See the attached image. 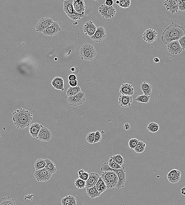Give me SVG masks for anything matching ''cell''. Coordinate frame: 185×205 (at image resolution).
<instances>
[{"instance_id":"52","label":"cell","mask_w":185,"mask_h":205,"mask_svg":"<svg viewBox=\"0 0 185 205\" xmlns=\"http://www.w3.org/2000/svg\"><path fill=\"white\" fill-rule=\"evenodd\" d=\"M181 193L182 195H185V187H183L181 189Z\"/></svg>"},{"instance_id":"2","label":"cell","mask_w":185,"mask_h":205,"mask_svg":"<svg viewBox=\"0 0 185 205\" xmlns=\"http://www.w3.org/2000/svg\"><path fill=\"white\" fill-rule=\"evenodd\" d=\"M12 115L13 122L17 129L28 127L33 119L32 113L22 108L15 110Z\"/></svg>"},{"instance_id":"42","label":"cell","mask_w":185,"mask_h":205,"mask_svg":"<svg viewBox=\"0 0 185 205\" xmlns=\"http://www.w3.org/2000/svg\"><path fill=\"white\" fill-rule=\"evenodd\" d=\"M139 141V140L137 139V138H131V139L129 140V142H128L129 148L131 150H134L136 147Z\"/></svg>"},{"instance_id":"21","label":"cell","mask_w":185,"mask_h":205,"mask_svg":"<svg viewBox=\"0 0 185 205\" xmlns=\"http://www.w3.org/2000/svg\"><path fill=\"white\" fill-rule=\"evenodd\" d=\"M119 92L121 94L131 96L134 94V88L129 84H122L120 88Z\"/></svg>"},{"instance_id":"16","label":"cell","mask_w":185,"mask_h":205,"mask_svg":"<svg viewBox=\"0 0 185 205\" xmlns=\"http://www.w3.org/2000/svg\"><path fill=\"white\" fill-rule=\"evenodd\" d=\"M164 4L166 10L170 12L172 14L178 12L179 10L178 0H165Z\"/></svg>"},{"instance_id":"30","label":"cell","mask_w":185,"mask_h":205,"mask_svg":"<svg viewBox=\"0 0 185 205\" xmlns=\"http://www.w3.org/2000/svg\"><path fill=\"white\" fill-rule=\"evenodd\" d=\"M81 92V88L79 86H77L75 87H70L66 91V95L68 97L76 95Z\"/></svg>"},{"instance_id":"28","label":"cell","mask_w":185,"mask_h":205,"mask_svg":"<svg viewBox=\"0 0 185 205\" xmlns=\"http://www.w3.org/2000/svg\"><path fill=\"white\" fill-rule=\"evenodd\" d=\"M45 160L46 164L45 168L52 174H55L57 171L55 163L52 160L48 159H45Z\"/></svg>"},{"instance_id":"20","label":"cell","mask_w":185,"mask_h":205,"mask_svg":"<svg viewBox=\"0 0 185 205\" xmlns=\"http://www.w3.org/2000/svg\"><path fill=\"white\" fill-rule=\"evenodd\" d=\"M133 99L131 96L121 94L118 98V104L123 108L129 107L132 105Z\"/></svg>"},{"instance_id":"18","label":"cell","mask_w":185,"mask_h":205,"mask_svg":"<svg viewBox=\"0 0 185 205\" xmlns=\"http://www.w3.org/2000/svg\"><path fill=\"white\" fill-rule=\"evenodd\" d=\"M97 27L93 22H87L84 25L83 30L85 35L91 37L93 36L96 31Z\"/></svg>"},{"instance_id":"23","label":"cell","mask_w":185,"mask_h":205,"mask_svg":"<svg viewBox=\"0 0 185 205\" xmlns=\"http://www.w3.org/2000/svg\"><path fill=\"white\" fill-rule=\"evenodd\" d=\"M52 85L53 88L56 90L63 91L65 90L64 88V81L63 78L57 77L54 78L52 82Z\"/></svg>"},{"instance_id":"37","label":"cell","mask_w":185,"mask_h":205,"mask_svg":"<svg viewBox=\"0 0 185 205\" xmlns=\"http://www.w3.org/2000/svg\"><path fill=\"white\" fill-rule=\"evenodd\" d=\"M111 159L116 161L117 163L121 166H122L125 161L124 158L120 154L116 155L111 157Z\"/></svg>"},{"instance_id":"7","label":"cell","mask_w":185,"mask_h":205,"mask_svg":"<svg viewBox=\"0 0 185 205\" xmlns=\"http://www.w3.org/2000/svg\"><path fill=\"white\" fill-rule=\"evenodd\" d=\"M99 13L103 18L110 19L116 14V10L113 6H108L105 4L101 5L98 8Z\"/></svg>"},{"instance_id":"9","label":"cell","mask_w":185,"mask_h":205,"mask_svg":"<svg viewBox=\"0 0 185 205\" xmlns=\"http://www.w3.org/2000/svg\"><path fill=\"white\" fill-rule=\"evenodd\" d=\"M86 100L85 93L81 91L76 95L68 97L67 101L71 106L77 107L81 105Z\"/></svg>"},{"instance_id":"5","label":"cell","mask_w":185,"mask_h":205,"mask_svg":"<svg viewBox=\"0 0 185 205\" xmlns=\"http://www.w3.org/2000/svg\"><path fill=\"white\" fill-rule=\"evenodd\" d=\"M63 9L66 14L72 20H79L83 17L85 14H78L75 10L73 4V0H64L63 2Z\"/></svg>"},{"instance_id":"35","label":"cell","mask_w":185,"mask_h":205,"mask_svg":"<svg viewBox=\"0 0 185 205\" xmlns=\"http://www.w3.org/2000/svg\"><path fill=\"white\" fill-rule=\"evenodd\" d=\"M146 146V144L145 143L139 140L136 147L134 149V150L135 152L137 153H142L145 150Z\"/></svg>"},{"instance_id":"26","label":"cell","mask_w":185,"mask_h":205,"mask_svg":"<svg viewBox=\"0 0 185 205\" xmlns=\"http://www.w3.org/2000/svg\"><path fill=\"white\" fill-rule=\"evenodd\" d=\"M140 87L144 94L150 96L152 94V86L150 84L144 82L141 84Z\"/></svg>"},{"instance_id":"46","label":"cell","mask_w":185,"mask_h":205,"mask_svg":"<svg viewBox=\"0 0 185 205\" xmlns=\"http://www.w3.org/2000/svg\"><path fill=\"white\" fill-rule=\"evenodd\" d=\"M68 84L71 87H75L78 86V80H72V81H69Z\"/></svg>"},{"instance_id":"31","label":"cell","mask_w":185,"mask_h":205,"mask_svg":"<svg viewBox=\"0 0 185 205\" xmlns=\"http://www.w3.org/2000/svg\"><path fill=\"white\" fill-rule=\"evenodd\" d=\"M14 199L10 197H5L0 200V205H16Z\"/></svg>"},{"instance_id":"32","label":"cell","mask_w":185,"mask_h":205,"mask_svg":"<svg viewBox=\"0 0 185 205\" xmlns=\"http://www.w3.org/2000/svg\"><path fill=\"white\" fill-rule=\"evenodd\" d=\"M160 129V126L156 123L152 122L149 123L147 127V129L148 131L154 133L157 132Z\"/></svg>"},{"instance_id":"6","label":"cell","mask_w":185,"mask_h":205,"mask_svg":"<svg viewBox=\"0 0 185 205\" xmlns=\"http://www.w3.org/2000/svg\"><path fill=\"white\" fill-rule=\"evenodd\" d=\"M101 177L105 182L107 188H112L116 187L118 183V175L115 171H103Z\"/></svg>"},{"instance_id":"49","label":"cell","mask_w":185,"mask_h":205,"mask_svg":"<svg viewBox=\"0 0 185 205\" xmlns=\"http://www.w3.org/2000/svg\"><path fill=\"white\" fill-rule=\"evenodd\" d=\"M123 128L125 130H129L131 128V126L130 124H129V123H125V124H124Z\"/></svg>"},{"instance_id":"39","label":"cell","mask_w":185,"mask_h":205,"mask_svg":"<svg viewBox=\"0 0 185 205\" xmlns=\"http://www.w3.org/2000/svg\"><path fill=\"white\" fill-rule=\"evenodd\" d=\"M95 135V132H90L87 134L86 137V140L88 143L94 144Z\"/></svg>"},{"instance_id":"27","label":"cell","mask_w":185,"mask_h":205,"mask_svg":"<svg viewBox=\"0 0 185 205\" xmlns=\"http://www.w3.org/2000/svg\"><path fill=\"white\" fill-rule=\"evenodd\" d=\"M86 193L87 195L92 199H94L100 197L101 194L97 189L96 186L91 188H86Z\"/></svg>"},{"instance_id":"11","label":"cell","mask_w":185,"mask_h":205,"mask_svg":"<svg viewBox=\"0 0 185 205\" xmlns=\"http://www.w3.org/2000/svg\"><path fill=\"white\" fill-rule=\"evenodd\" d=\"M107 37L106 31L105 28L102 26L97 27L95 33L90 38L92 41L97 43H101Z\"/></svg>"},{"instance_id":"48","label":"cell","mask_w":185,"mask_h":205,"mask_svg":"<svg viewBox=\"0 0 185 205\" xmlns=\"http://www.w3.org/2000/svg\"><path fill=\"white\" fill-rule=\"evenodd\" d=\"M105 4L108 6H112L114 4V1L113 0H105Z\"/></svg>"},{"instance_id":"19","label":"cell","mask_w":185,"mask_h":205,"mask_svg":"<svg viewBox=\"0 0 185 205\" xmlns=\"http://www.w3.org/2000/svg\"><path fill=\"white\" fill-rule=\"evenodd\" d=\"M100 175L96 172H93L89 174V177L86 181L85 188H91L96 186L100 177Z\"/></svg>"},{"instance_id":"45","label":"cell","mask_w":185,"mask_h":205,"mask_svg":"<svg viewBox=\"0 0 185 205\" xmlns=\"http://www.w3.org/2000/svg\"><path fill=\"white\" fill-rule=\"evenodd\" d=\"M179 44L182 48L183 50H185V35L183 36L178 40Z\"/></svg>"},{"instance_id":"54","label":"cell","mask_w":185,"mask_h":205,"mask_svg":"<svg viewBox=\"0 0 185 205\" xmlns=\"http://www.w3.org/2000/svg\"><path fill=\"white\" fill-rule=\"evenodd\" d=\"M94 1H97V0H94Z\"/></svg>"},{"instance_id":"4","label":"cell","mask_w":185,"mask_h":205,"mask_svg":"<svg viewBox=\"0 0 185 205\" xmlns=\"http://www.w3.org/2000/svg\"><path fill=\"white\" fill-rule=\"evenodd\" d=\"M80 58L82 60L92 61L96 57L97 52L94 47L90 43H85L79 50Z\"/></svg>"},{"instance_id":"3","label":"cell","mask_w":185,"mask_h":205,"mask_svg":"<svg viewBox=\"0 0 185 205\" xmlns=\"http://www.w3.org/2000/svg\"><path fill=\"white\" fill-rule=\"evenodd\" d=\"M101 171L102 172L105 171H115L118 175V183L116 185V188L120 189L124 187L126 182V171L125 167H124L118 169H113L109 166L107 162H105L102 164Z\"/></svg>"},{"instance_id":"1","label":"cell","mask_w":185,"mask_h":205,"mask_svg":"<svg viewBox=\"0 0 185 205\" xmlns=\"http://www.w3.org/2000/svg\"><path fill=\"white\" fill-rule=\"evenodd\" d=\"M185 35V29L182 26L172 23L165 28L161 35V40L164 44L179 40Z\"/></svg>"},{"instance_id":"51","label":"cell","mask_w":185,"mask_h":205,"mask_svg":"<svg viewBox=\"0 0 185 205\" xmlns=\"http://www.w3.org/2000/svg\"><path fill=\"white\" fill-rule=\"evenodd\" d=\"M153 61H154V63H160V58L158 57L154 58V59H153Z\"/></svg>"},{"instance_id":"17","label":"cell","mask_w":185,"mask_h":205,"mask_svg":"<svg viewBox=\"0 0 185 205\" xmlns=\"http://www.w3.org/2000/svg\"><path fill=\"white\" fill-rule=\"evenodd\" d=\"M181 172L177 169H173L167 174L168 182L172 184H177L181 178Z\"/></svg>"},{"instance_id":"36","label":"cell","mask_w":185,"mask_h":205,"mask_svg":"<svg viewBox=\"0 0 185 205\" xmlns=\"http://www.w3.org/2000/svg\"><path fill=\"white\" fill-rule=\"evenodd\" d=\"M86 181L78 178L75 181V185L78 189H83L85 187Z\"/></svg>"},{"instance_id":"50","label":"cell","mask_w":185,"mask_h":205,"mask_svg":"<svg viewBox=\"0 0 185 205\" xmlns=\"http://www.w3.org/2000/svg\"><path fill=\"white\" fill-rule=\"evenodd\" d=\"M71 71L74 74H77L79 72V69L77 67H72L71 68Z\"/></svg>"},{"instance_id":"53","label":"cell","mask_w":185,"mask_h":205,"mask_svg":"<svg viewBox=\"0 0 185 205\" xmlns=\"http://www.w3.org/2000/svg\"><path fill=\"white\" fill-rule=\"evenodd\" d=\"M116 4H119V0H118V1H116Z\"/></svg>"},{"instance_id":"14","label":"cell","mask_w":185,"mask_h":205,"mask_svg":"<svg viewBox=\"0 0 185 205\" xmlns=\"http://www.w3.org/2000/svg\"><path fill=\"white\" fill-rule=\"evenodd\" d=\"M61 30V29L58 23L54 21L51 26L42 32V33L45 36H52L57 35Z\"/></svg>"},{"instance_id":"33","label":"cell","mask_w":185,"mask_h":205,"mask_svg":"<svg viewBox=\"0 0 185 205\" xmlns=\"http://www.w3.org/2000/svg\"><path fill=\"white\" fill-rule=\"evenodd\" d=\"M46 162L45 160L39 159L35 162L34 166L36 170L41 169L45 167Z\"/></svg>"},{"instance_id":"40","label":"cell","mask_w":185,"mask_h":205,"mask_svg":"<svg viewBox=\"0 0 185 205\" xmlns=\"http://www.w3.org/2000/svg\"><path fill=\"white\" fill-rule=\"evenodd\" d=\"M79 178L87 181L89 177V174L87 172H85L83 169L79 170L78 172Z\"/></svg>"},{"instance_id":"43","label":"cell","mask_w":185,"mask_h":205,"mask_svg":"<svg viewBox=\"0 0 185 205\" xmlns=\"http://www.w3.org/2000/svg\"><path fill=\"white\" fill-rule=\"evenodd\" d=\"M102 138V135L101 133L98 131L95 132V140L94 143L100 142L101 141Z\"/></svg>"},{"instance_id":"10","label":"cell","mask_w":185,"mask_h":205,"mask_svg":"<svg viewBox=\"0 0 185 205\" xmlns=\"http://www.w3.org/2000/svg\"><path fill=\"white\" fill-rule=\"evenodd\" d=\"M54 22L52 18L49 17H43L40 19L36 25V31L39 32H42L43 30L50 27Z\"/></svg>"},{"instance_id":"34","label":"cell","mask_w":185,"mask_h":205,"mask_svg":"<svg viewBox=\"0 0 185 205\" xmlns=\"http://www.w3.org/2000/svg\"><path fill=\"white\" fill-rule=\"evenodd\" d=\"M150 98L151 97L150 96H147L144 94L138 96L135 100L139 103L147 104L149 102Z\"/></svg>"},{"instance_id":"15","label":"cell","mask_w":185,"mask_h":205,"mask_svg":"<svg viewBox=\"0 0 185 205\" xmlns=\"http://www.w3.org/2000/svg\"><path fill=\"white\" fill-rule=\"evenodd\" d=\"M157 38V33L155 30L152 29H147L142 35L143 40L149 43L155 42Z\"/></svg>"},{"instance_id":"47","label":"cell","mask_w":185,"mask_h":205,"mask_svg":"<svg viewBox=\"0 0 185 205\" xmlns=\"http://www.w3.org/2000/svg\"><path fill=\"white\" fill-rule=\"evenodd\" d=\"M77 77L76 75L74 74H72L69 75L68 76V80L69 81H72V80H77Z\"/></svg>"},{"instance_id":"8","label":"cell","mask_w":185,"mask_h":205,"mask_svg":"<svg viewBox=\"0 0 185 205\" xmlns=\"http://www.w3.org/2000/svg\"><path fill=\"white\" fill-rule=\"evenodd\" d=\"M52 175V173L45 168L40 170H36L34 174L35 178L39 182H47L50 179Z\"/></svg>"},{"instance_id":"25","label":"cell","mask_w":185,"mask_h":205,"mask_svg":"<svg viewBox=\"0 0 185 205\" xmlns=\"http://www.w3.org/2000/svg\"><path fill=\"white\" fill-rule=\"evenodd\" d=\"M61 203L63 205H76L77 202L75 197L72 195H66L61 200Z\"/></svg>"},{"instance_id":"41","label":"cell","mask_w":185,"mask_h":205,"mask_svg":"<svg viewBox=\"0 0 185 205\" xmlns=\"http://www.w3.org/2000/svg\"><path fill=\"white\" fill-rule=\"evenodd\" d=\"M119 3L118 6L122 8H128L130 6L131 2L130 0H119Z\"/></svg>"},{"instance_id":"29","label":"cell","mask_w":185,"mask_h":205,"mask_svg":"<svg viewBox=\"0 0 185 205\" xmlns=\"http://www.w3.org/2000/svg\"><path fill=\"white\" fill-rule=\"evenodd\" d=\"M96 186L97 189L101 194L105 191L107 188L106 184L101 176L99 178Z\"/></svg>"},{"instance_id":"13","label":"cell","mask_w":185,"mask_h":205,"mask_svg":"<svg viewBox=\"0 0 185 205\" xmlns=\"http://www.w3.org/2000/svg\"><path fill=\"white\" fill-rule=\"evenodd\" d=\"M52 133L49 129L42 125L37 139L43 142H47L52 139Z\"/></svg>"},{"instance_id":"44","label":"cell","mask_w":185,"mask_h":205,"mask_svg":"<svg viewBox=\"0 0 185 205\" xmlns=\"http://www.w3.org/2000/svg\"><path fill=\"white\" fill-rule=\"evenodd\" d=\"M179 10L181 11H185V0H178Z\"/></svg>"},{"instance_id":"22","label":"cell","mask_w":185,"mask_h":205,"mask_svg":"<svg viewBox=\"0 0 185 205\" xmlns=\"http://www.w3.org/2000/svg\"><path fill=\"white\" fill-rule=\"evenodd\" d=\"M74 8L78 14H85L86 5L84 0H73Z\"/></svg>"},{"instance_id":"24","label":"cell","mask_w":185,"mask_h":205,"mask_svg":"<svg viewBox=\"0 0 185 205\" xmlns=\"http://www.w3.org/2000/svg\"><path fill=\"white\" fill-rule=\"evenodd\" d=\"M42 125L38 123L32 124L29 127V133L33 138H37L41 129Z\"/></svg>"},{"instance_id":"38","label":"cell","mask_w":185,"mask_h":205,"mask_svg":"<svg viewBox=\"0 0 185 205\" xmlns=\"http://www.w3.org/2000/svg\"><path fill=\"white\" fill-rule=\"evenodd\" d=\"M107 162L109 166L112 169H120L122 168L121 166L116 161H114L111 158H110L109 160H108Z\"/></svg>"},{"instance_id":"12","label":"cell","mask_w":185,"mask_h":205,"mask_svg":"<svg viewBox=\"0 0 185 205\" xmlns=\"http://www.w3.org/2000/svg\"><path fill=\"white\" fill-rule=\"evenodd\" d=\"M166 47L168 52L172 55L180 54L183 51L178 40L171 41L166 45Z\"/></svg>"}]
</instances>
